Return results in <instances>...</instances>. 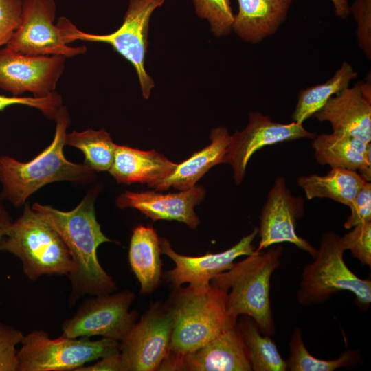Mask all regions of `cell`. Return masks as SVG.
Masks as SVG:
<instances>
[{
	"label": "cell",
	"instance_id": "obj_13",
	"mask_svg": "<svg viewBox=\"0 0 371 371\" xmlns=\"http://www.w3.org/2000/svg\"><path fill=\"white\" fill-rule=\"evenodd\" d=\"M304 213V199L292 194L284 177H277L261 210L258 228L260 239L256 249L261 251L273 245L289 243L314 258L317 249L296 232L297 221Z\"/></svg>",
	"mask_w": 371,
	"mask_h": 371
},
{
	"label": "cell",
	"instance_id": "obj_14",
	"mask_svg": "<svg viewBox=\"0 0 371 371\" xmlns=\"http://www.w3.org/2000/svg\"><path fill=\"white\" fill-rule=\"evenodd\" d=\"M315 136L303 124L276 122L269 115L250 112L247 126L231 135L223 164L231 165L234 179L240 184L245 176L247 164L256 151L278 143L302 138L313 139Z\"/></svg>",
	"mask_w": 371,
	"mask_h": 371
},
{
	"label": "cell",
	"instance_id": "obj_27",
	"mask_svg": "<svg viewBox=\"0 0 371 371\" xmlns=\"http://www.w3.org/2000/svg\"><path fill=\"white\" fill-rule=\"evenodd\" d=\"M65 145L76 147L84 153L85 164L93 171H109L113 164L115 144L104 129L67 133Z\"/></svg>",
	"mask_w": 371,
	"mask_h": 371
},
{
	"label": "cell",
	"instance_id": "obj_1",
	"mask_svg": "<svg viewBox=\"0 0 371 371\" xmlns=\"http://www.w3.org/2000/svg\"><path fill=\"white\" fill-rule=\"evenodd\" d=\"M96 191H89L74 209L68 212L38 203L32 206L58 232L69 251L73 265L67 276L71 285V304L85 295L108 294L117 289L97 255L98 247L111 240L102 232L96 218Z\"/></svg>",
	"mask_w": 371,
	"mask_h": 371
},
{
	"label": "cell",
	"instance_id": "obj_17",
	"mask_svg": "<svg viewBox=\"0 0 371 371\" xmlns=\"http://www.w3.org/2000/svg\"><path fill=\"white\" fill-rule=\"evenodd\" d=\"M313 117L328 122L339 132L371 143V100L361 89V82L332 96Z\"/></svg>",
	"mask_w": 371,
	"mask_h": 371
},
{
	"label": "cell",
	"instance_id": "obj_25",
	"mask_svg": "<svg viewBox=\"0 0 371 371\" xmlns=\"http://www.w3.org/2000/svg\"><path fill=\"white\" fill-rule=\"evenodd\" d=\"M357 73L347 61H344L334 75L326 82L302 89L298 93L297 102L291 115L293 122H304L319 111L334 95L349 87Z\"/></svg>",
	"mask_w": 371,
	"mask_h": 371
},
{
	"label": "cell",
	"instance_id": "obj_20",
	"mask_svg": "<svg viewBox=\"0 0 371 371\" xmlns=\"http://www.w3.org/2000/svg\"><path fill=\"white\" fill-rule=\"evenodd\" d=\"M232 25L239 38L258 43L274 34L286 21L293 0H237Z\"/></svg>",
	"mask_w": 371,
	"mask_h": 371
},
{
	"label": "cell",
	"instance_id": "obj_3",
	"mask_svg": "<svg viewBox=\"0 0 371 371\" xmlns=\"http://www.w3.org/2000/svg\"><path fill=\"white\" fill-rule=\"evenodd\" d=\"M282 247L266 251L256 249L243 260L210 281L214 287L227 292V309L235 317H251L265 335H272L275 325L270 302V280L280 265Z\"/></svg>",
	"mask_w": 371,
	"mask_h": 371
},
{
	"label": "cell",
	"instance_id": "obj_16",
	"mask_svg": "<svg viewBox=\"0 0 371 371\" xmlns=\"http://www.w3.org/2000/svg\"><path fill=\"white\" fill-rule=\"evenodd\" d=\"M205 195L204 188L196 185L176 193L126 191L117 198L115 203L121 209H137L153 221H177L194 229L199 224L194 207L202 202Z\"/></svg>",
	"mask_w": 371,
	"mask_h": 371
},
{
	"label": "cell",
	"instance_id": "obj_33",
	"mask_svg": "<svg viewBox=\"0 0 371 371\" xmlns=\"http://www.w3.org/2000/svg\"><path fill=\"white\" fill-rule=\"evenodd\" d=\"M16 104L37 109L47 118L55 119L63 106V98L56 91L44 98L6 96L0 94V111Z\"/></svg>",
	"mask_w": 371,
	"mask_h": 371
},
{
	"label": "cell",
	"instance_id": "obj_15",
	"mask_svg": "<svg viewBox=\"0 0 371 371\" xmlns=\"http://www.w3.org/2000/svg\"><path fill=\"white\" fill-rule=\"evenodd\" d=\"M258 234V229L256 227L229 249L218 253L207 252L201 256L179 254L172 248L167 239L161 238V253L175 263V267L167 271L164 277L173 288L185 283L194 287L207 286L213 278L229 269L236 258L250 255L255 251L253 242Z\"/></svg>",
	"mask_w": 371,
	"mask_h": 371
},
{
	"label": "cell",
	"instance_id": "obj_37",
	"mask_svg": "<svg viewBox=\"0 0 371 371\" xmlns=\"http://www.w3.org/2000/svg\"><path fill=\"white\" fill-rule=\"evenodd\" d=\"M0 196V244L5 236L6 230L12 223L11 217L6 210Z\"/></svg>",
	"mask_w": 371,
	"mask_h": 371
},
{
	"label": "cell",
	"instance_id": "obj_4",
	"mask_svg": "<svg viewBox=\"0 0 371 371\" xmlns=\"http://www.w3.org/2000/svg\"><path fill=\"white\" fill-rule=\"evenodd\" d=\"M227 292L209 284L173 288L167 302L174 316L170 355L182 357L237 324L227 309Z\"/></svg>",
	"mask_w": 371,
	"mask_h": 371
},
{
	"label": "cell",
	"instance_id": "obj_29",
	"mask_svg": "<svg viewBox=\"0 0 371 371\" xmlns=\"http://www.w3.org/2000/svg\"><path fill=\"white\" fill-rule=\"evenodd\" d=\"M196 14L207 19L216 36L228 35L232 30L234 14L230 0H193Z\"/></svg>",
	"mask_w": 371,
	"mask_h": 371
},
{
	"label": "cell",
	"instance_id": "obj_9",
	"mask_svg": "<svg viewBox=\"0 0 371 371\" xmlns=\"http://www.w3.org/2000/svg\"><path fill=\"white\" fill-rule=\"evenodd\" d=\"M135 298L128 290L91 295L63 323L62 335L71 338L98 335L120 341L136 323L137 311H129Z\"/></svg>",
	"mask_w": 371,
	"mask_h": 371
},
{
	"label": "cell",
	"instance_id": "obj_18",
	"mask_svg": "<svg viewBox=\"0 0 371 371\" xmlns=\"http://www.w3.org/2000/svg\"><path fill=\"white\" fill-rule=\"evenodd\" d=\"M186 371H251L247 351L237 324L219 333L181 359Z\"/></svg>",
	"mask_w": 371,
	"mask_h": 371
},
{
	"label": "cell",
	"instance_id": "obj_34",
	"mask_svg": "<svg viewBox=\"0 0 371 371\" xmlns=\"http://www.w3.org/2000/svg\"><path fill=\"white\" fill-rule=\"evenodd\" d=\"M22 0H0V48L5 46L18 28Z\"/></svg>",
	"mask_w": 371,
	"mask_h": 371
},
{
	"label": "cell",
	"instance_id": "obj_26",
	"mask_svg": "<svg viewBox=\"0 0 371 371\" xmlns=\"http://www.w3.org/2000/svg\"><path fill=\"white\" fill-rule=\"evenodd\" d=\"M237 326L247 348L248 359L254 371H286V361L279 353L269 335H262L256 323L244 315Z\"/></svg>",
	"mask_w": 371,
	"mask_h": 371
},
{
	"label": "cell",
	"instance_id": "obj_2",
	"mask_svg": "<svg viewBox=\"0 0 371 371\" xmlns=\"http://www.w3.org/2000/svg\"><path fill=\"white\" fill-rule=\"evenodd\" d=\"M54 120L52 142L31 161L21 162L7 155H0L1 197L14 206L24 204L30 196L46 184L60 181L86 182L95 177V171L88 166L71 162L64 155L70 124L67 108L62 106Z\"/></svg>",
	"mask_w": 371,
	"mask_h": 371
},
{
	"label": "cell",
	"instance_id": "obj_32",
	"mask_svg": "<svg viewBox=\"0 0 371 371\" xmlns=\"http://www.w3.org/2000/svg\"><path fill=\"white\" fill-rule=\"evenodd\" d=\"M23 337L21 330L0 322V371H17L16 346Z\"/></svg>",
	"mask_w": 371,
	"mask_h": 371
},
{
	"label": "cell",
	"instance_id": "obj_11",
	"mask_svg": "<svg viewBox=\"0 0 371 371\" xmlns=\"http://www.w3.org/2000/svg\"><path fill=\"white\" fill-rule=\"evenodd\" d=\"M55 0H22L21 21L5 45L13 51L32 56L60 55L73 58L87 52L84 45L70 47L60 27L54 24Z\"/></svg>",
	"mask_w": 371,
	"mask_h": 371
},
{
	"label": "cell",
	"instance_id": "obj_5",
	"mask_svg": "<svg viewBox=\"0 0 371 371\" xmlns=\"http://www.w3.org/2000/svg\"><path fill=\"white\" fill-rule=\"evenodd\" d=\"M0 251L17 257L31 281L45 275L68 276L73 268L69 251L60 234L27 204L8 227Z\"/></svg>",
	"mask_w": 371,
	"mask_h": 371
},
{
	"label": "cell",
	"instance_id": "obj_19",
	"mask_svg": "<svg viewBox=\"0 0 371 371\" xmlns=\"http://www.w3.org/2000/svg\"><path fill=\"white\" fill-rule=\"evenodd\" d=\"M314 157L319 164L359 171L371 181V143L339 132L316 135L312 142Z\"/></svg>",
	"mask_w": 371,
	"mask_h": 371
},
{
	"label": "cell",
	"instance_id": "obj_24",
	"mask_svg": "<svg viewBox=\"0 0 371 371\" xmlns=\"http://www.w3.org/2000/svg\"><path fill=\"white\" fill-rule=\"evenodd\" d=\"M366 181L357 171L342 168H331L325 175L300 176L297 185L306 198H326L349 205Z\"/></svg>",
	"mask_w": 371,
	"mask_h": 371
},
{
	"label": "cell",
	"instance_id": "obj_30",
	"mask_svg": "<svg viewBox=\"0 0 371 371\" xmlns=\"http://www.w3.org/2000/svg\"><path fill=\"white\" fill-rule=\"evenodd\" d=\"M344 236L341 242L345 250L359 260L362 265L371 266V221L358 224Z\"/></svg>",
	"mask_w": 371,
	"mask_h": 371
},
{
	"label": "cell",
	"instance_id": "obj_22",
	"mask_svg": "<svg viewBox=\"0 0 371 371\" xmlns=\"http://www.w3.org/2000/svg\"><path fill=\"white\" fill-rule=\"evenodd\" d=\"M230 138L231 135L226 128L221 126L213 128L210 135V144L195 152L185 161L177 164L174 171L153 188L158 191L170 188L179 190L192 188L211 168L223 164Z\"/></svg>",
	"mask_w": 371,
	"mask_h": 371
},
{
	"label": "cell",
	"instance_id": "obj_36",
	"mask_svg": "<svg viewBox=\"0 0 371 371\" xmlns=\"http://www.w3.org/2000/svg\"><path fill=\"white\" fill-rule=\"evenodd\" d=\"M76 371H126L120 352L100 358L92 364L83 366Z\"/></svg>",
	"mask_w": 371,
	"mask_h": 371
},
{
	"label": "cell",
	"instance_id": "obj_12",
	"mask_svg": "<svg viewBox=\"0 0 371 371\" xmlns=\"http://www.w3.org/2000/svg\"><path fill=\"white\" fill-rule=\"evenodd\" d=\"M67 58L60 55L32 56L0 48V89L20 97L26 92L44 98L56 91Z\"/></svg>",
	"mask_w": 371,
	"mask_h": 371
},
{
	"label": "cell",
	"instance_id": "obj_23",
	"mask_svg": "<svg viewBox=\"0 0 371 371\" xmlns=\"http://www.w3.org/2000/svg\"><path fill=\"white\" fill-rule=\"evenodd\" d=\"M160 238L150 226L135 227L131 237L128 260L142 294L153 293L161 277Z\"/></svg>",
	"mask_w": 371,
	"mask_h": 371
},
{
	"label": "cell",
	"instance_id": "obj_35",
	"mask_svg": "<svg viewBox=\"0 0 371 371\" xmlns=\"http://www.w3.org/2000/svg\"><path fill=\"white\" fill-rule=\"evenodd\" d=\"M349 208L350 214L344 223L345 229H350L358 224L371 221L370 181H366L359 190Z\"/></svg>",
	"mask_w": 371,
	"mask_h": 371
},
{
	"label": "cell",
	"instance_id": "obj_8",
	"mask_svg": "<svg viewBox=\"0 0 371 371\" xmlns=\"http://www.w3.org/2000/svg\"><path fill=\"white\" fill-rule=\"evenodd\" d=\"M166 0H128V6L122 25L109 34H93L79 30L65 16L58 19L57 25L62 30L67 44L75 41L101 42L113 48L128 60L137 72L142 93L145 99L150 95L154 87L153 78L144 67L148 48V32L150 16Z\"/></svg>",
	"mask_w": 371,
	"mask_h": 371
},
{
	"label": "cell",
	"instance_id": "obj_21",
	"mask_svg": "<svg viewBox=\"0 0 371 371\" xmlns=\"http://www.w3.org/2000/svg\"><path fill=\"white\" fill-rule=\"evenodd\" d=\"M177 163L154 150H142L117 145L113 164L109 170L117 182L146 183L152 187L169 176Z\"/></svg>",
	"mask_w": 371,
	"mask_h": 371
},
{
	"label": "cell",
	"instance_id": "obj_38",
	"mask_svg": "<svg viewBox=\"0 0 371 371\" xmlns=\"http://www.w3.org/2000/svg\"><path fill=\"white\" fill-rule=\"evenodd\" d=\"M334 8V12L336 16L341 19H346L349 14V1L348 0H330Z\"/></svg>",
	"mask_w": 371,
	"mask_h": 371
},
{
	"label": "cell",
	"instance_id": "obj_28",
	"mask_svg": "<svg viewBox=\"0 0 371 371\" xmlns=\"http://www.w3.org/2000/svg\"><path fill=\"white\" fill-rule=\"evenodd\" d=\"M289 346L291 355L286 361L287 369L291 371H333L351 366L357 357V352L354 350H347L333 360H323L312 356L304 345L299 328L293 330Z\"/></svg>",
	"mask_w": 371,
	"mask_h": 371
},
{
	"label": "cell",
	"instance_id": "obj_6",
	"mask_svg": "<svg viewBox=\"0 0 371 371\" xmlns=\"http://www.w3.org/2000/svg\"><path fill=\"white\" fill-rule=\"evenodd\" d=\"M341 236L333 232L322 235L319 248L313 262L307 264L301 275L297 302L304 306L325 302L343 291L352 293L362 306L371 303V281L359 278L344 260Z\"/></svg>",
	"mask_w": 371,
	"mask_h": 371
},
{
	"label": "cell",
	"instance_id": "obj_7",
	"mask_svg": "<svg viewBox=\"0 0 371 371\" xmlns=\"http://www.w3.org/2000/svg\"><path fill=\"white\" fill-rule=\"evenodd\" d=\"M18 350L17 371H76L89 362L120 352V341L102 337L50 339L43 330L24 335Z\"/></svg>",
	"mask_w": 371,
	"mask_h": 371
},
{
	"label": "cell",
	"instance_id": "obj_31",
	"mask_svg": "<svg viewBox=\"0 0 371 371\" xmlns=\"http://www.w3.org/2000/svg\"><path fill=\"white\" fill-rule=\"evenodd\" d=\"M356 24V37L359 48L371 60V0H355L349 6Z\"/></svg>",
	"mask_w": 371,
	"mask_h": 371
},
{
	"label": "cell",
	"instance_id": "obj_10",
	"mask_svg": "<svg viewBox=\"0 0 371 371\" xmlns=\"http://www.w3.org/2000/svg\"><path fill=\"white\" fill-rule=\"evenodd\" d=\"M173 326V313L168 303H152L120 341V353L126 371L158 370L170 353Z\"/></svg>",
	"mask_w": 371,
	"mask_h": 371
}]
</instances>
